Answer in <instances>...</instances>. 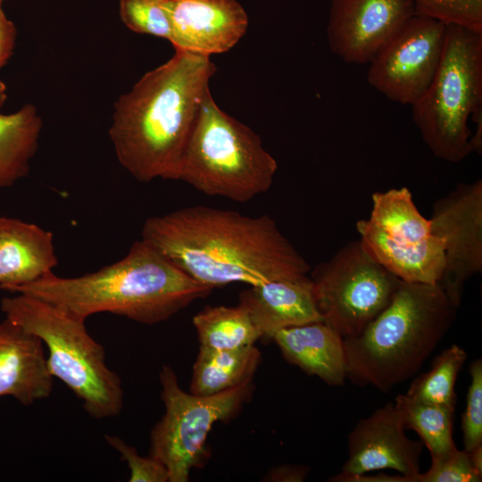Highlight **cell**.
<instances>
[{"mask_svg":"<svg viewBox=\"0 0 482 482\" xmlns=\"http://www.w3.org/2000/svg\"><path fill=\"white\" fill-rule=\"evenodd\" d=\"M4 1L0 0V69L4 67L13 53L17 29L4 11Z\"/></svg>","mask_w":482,"mask_h":482,"instance_id":"cell-30","label":"cell"},{"mask_svg":"<svg viewBox=\"0 0 482 482\" xmlns=\"http://www.w3.org/2000/svg\"><path fill=\"white\" fill-rule=\"evenodd\" d=\"M368 219L356 222L368 253L402 281L436 284L445 268L442 240L418 210L408 187L375 192Z\"/></svg>","mask_w":482,"mask_h":482,"instance_id":"cell-9","label":"cell"},{"mask_svg":"<svg viewBox=\"0 0 482 482\" xmlns=\"http://www.w3.org/2000/svg\"><path fill=\"white\" fill-rule=\"evenodd\" d=\"M57 264L51 231L20 219L0 217V289L36 281Z\"/></svg>","mask_w":482,"mask_h":482,"instance_id":"cell-18","label":"cell"},{"mask_svg":"<svg viewBox=\"0 0 482 482\" xmlns=\"http://www.w3.org/2000/svg\"><path fill=\"white\" fill-rule=\"evenodd\" d=\"M0 308L7 320L46 345L49 373L65 384L89 416L100 420L120 413L121 380L107 366L105 350L87 332L86 320L22 294L3 297Z\"/></svg>","mask_w":482,"mask_h":482,"instance_id":"cell-5","label":"cell"},{"mask_svg":"<svg viewBox=\"0 0 482 482\" xmlns=\"http://www.w3.org/2000/svg\"><path fill=\"white\" fill-rule=\"evenodd\" d=\"M430 468L420 472L414 482H478L482 479L471 465L466 450H454L439 460H431Z\"/></svg>","mask_w":482,"mask_h":482,"instance_id":"cell-28","label":"cell"},{"mask_svg":"<svg viewBox=\"0 0 482 482\" xmlns=\"http://www.w3.org/2000/svg\"><path fill=\"white\" fill-rule=\"evenodd\" d=\"M165 3L166 0H120L119 14L131 31L171 42L172 29Z\"/></svg>","mask_w":482,"mask_h":482,"instance_id":"cell-25","label":"cell"},{"mask_svg":"<svg viewBox=\"0 0 482 482\" xmlns=\"http://www.w3.org/2000/svg\"><path fill=\"white\" fill-rule=\"evenodd\" d=\"M238 303L248 312L265 339L271 340L284 328L322 321L309 276L250 286L239 294Z\"/></svg>","mask_w":482,"mask_h":482,"instance_id":"cell-17","label":"cell"},{"mask_svg":"<svg viewBox=\"0 0 482 482\" xmlns=\"http://www.w3.org/2000/svg\"><path fill=\"white\" fill-rule=\"evenodd\" d=\"M174 48L211 56L234 47L248 16L236 0H166Z\"/></svg>","mask_w":482,"mask_h":482,"instance_id":"cell-15","label":"cell"},{"mask_svg":"<svg viewBox=\"0 0 482 482\" xmlns=\"http://www.w3.org/2000/svg\"><path fill=\"white\" fill-rule=\"evenodd\" d=\"M262 361L255 345L215 350L200 346L192 369L189 392L212 395L252 382Z\"/></svg>","mask_w":482,"mask_h":482,"instance_id":"cell-20","label":"cell"},{"mask_svg":"<svg viewBox=\"0 0 482 482\" xmlns=\"http://www.w3.org/2000/svg\"><path fill=\"white\" fill-rule=\"evenodd\" d=\"M106 443L120 453L129 469V482H169L166 468L159 461L148 455L138 454L134 446L114 435H104Z\"/></svg>","mask_w":482,"mask_h":482,"instance_id":"cell-29","label":"cell"},{"mask_svg":"<svg viewBox=\"0 0 482 482\" xmlns=\"http://www.w3.org/2000/svg\"><path fill=\"white\" fill-rule=\"evenodd\" d=\"M7 99L6 86L3 80L0 79V112L4 107Z\"/></svg>","mask_w":482,"mask_h":482,"instance_id":"cell-33","label":"cell"},{"mask_svg":"<svg viewBox=\"0 0 482 482\" xmlns=\"http://www.w3.org/2000/svg\"><path fill=\"white\" fill-rule=\"evenodd\" d=\"M283 358L328 386H339L346 378L342 337L323 321L281 329L272 339Z\"/></svg>","mask_w":482,"mask_h":482,"instance_id":"cell-19","label":"cell"},{"mask_svg":"<svg viewBox=\"0 0 482 482\" xmlns=\"http://www.w3.org/2000/svg\"><path fill=\"white\" fill-rule=\"evenodd\" d=\"M141 239L182 271L213 289L301 279L311 266L269 215L248 216L206 205L145 220Z\"/></svg>","mask_w":482,"mask_h":482,"instance_id":"cell-1","label":"cell"},{"mask_svg":"<svg viewBox=\"0 0 482 482\" xmlns=\"http://www.w3.org/2000/svg\"><path fill=\"white\" fill-rule=\"evenodd\" d=\"M309 278L322 321L343 339L361 334L388 306L402 283L360 239L311 269Z\"/></svg>","mask_w":482,"mask_h":482,"instance_id":"cell-10","label":"cell"},{"mask_svg":"<svg viewBox=\"0 0 482 482\" xmlns=\"http://www.w3.org/2000/svg\"><path fill=\"white\" fill-rule=\"evenodd\" d=\"M308 473L309 469L305 465L284 464L270 470L266 478L273 482H302Z\"/></svg>","mask_w":482,"mask_h":482,"instance_id":"cell-31","label":"cell"},{"mask_svg":"<svg viewBox=\"0 0 482 482\" xmlns=\"http://www.w3.org/2000/svg\"><path fill=\"white\" fill-rule=\"evenodd\" d=\"M411 110L423 141L436 158L456 163L471 154L468 121L482 110V30L446 25L438 69Z\"/></svg>","mask_w":482,"mask_h":482,"instance_id":"cell-7","label":"cell"},{"mask_svg":"<svg viewBox=\"0 0 482 482\" xmlns=\"http://www.w3.org/2000/svg\"><path fill=\"white\" fill-rule=\"evenodd\" d=\"M114 104L116 157L137 180H179L184 152L216 71L211 56L174 48Z\"/></svg>","mask_w":482,"mask_h":482,"instance_id":"cell-2","label":"cell"},{"mask_svg":"<svg viewBox=\"0 0 482 482\" xmlns=\"http://www.w3.org/2000/svg\"><path fill=\"white\" fill-rule=\"evenodd\" d=\"M431 233L444 245L437 284L459 307L466 283L482 271V179L459 183L432 205Z\"/></svg>","mask_w":482,"mask_h":482,"instance_id":"cell-12","label":"cell"},{"mask_svg":"<svg viewBox=\"0 0 482 482\" xmlns=\"http://www.w3.org/2000/svg\"><path fill=\"white\" fill-rule=\"evenodd\" d=\"M42 126L32 104L10 114L0 112V188L9 187L28 175Z\"/></svg>","mask_w":482,"mask_h":482,"instance_id":"cell-21","label":"cell"},{"mask_svg":"<svg viewBox=\"0 0 482 482\" xmlns=\"http://www.w3.org/2000/svg\"><path fill=\"white\" fill-rule=\"evenodd\" d=\"M466 359V351L458 345H452L434 359L427 372L412 380L404 395L412 400L454 411L455 383Z\"/></svg>","mask_w":482,"mask_h":482,"instance_id":"cell-24","label":"cell"},{"mask_svg":"<svg viewBox=\"0 0 482 482\" xmlns=\"http://www.w3.org/2000/svg\"><path fill=\"white\" fill-rule=\"evenodd\" d=\"M445 35L446 24L414 14L369 62V84L392 102L412 105L438 69Z\"/></svg>","mask_w":482,"mask_h":482,"instance_id":"cell-11","label":"cell"},{"mask_svg":"<svg viewBox=\"0 0 482 482\" xmlns=\"http://www.w3.org/2000/svg\"><path fill=\"white\" fill-rule=\"evenodd\" d=\"M473 468L482 475V445L467 451Z\"/></svg>","mask_w":482,"mask_h":482,"instance_id":"cell-32","label":"cell"},{"mask_svg":"<svg viewBox=\"0 0 482 482\" xmlns=\"http://www.w3.org/2000/svg\"><path fill=\"white\" fill-rule=\"evenodd\" d=\"M200 346L234 350L262 338L248 312L241 305L206 306L193 317Z\"/></svg>","mask_w":482,"mask_h":482,"instance_id":"cell-22","label":"cell"},{"mask_svg":"<svg viewBox=\"0 0 482 482\" xmlns=\"http://www.w3.org/2000/svg\"><path fill=\"white\" fill-rule=\"evenodd\" d=\"M415 14L482 30V0H411Z\"/></svg>","mask_w":482,"mask_h":482,"instance_id":"cell-26","label":"cell"},{"mask_svg":"<svg viewBox=\"0 0 482 482\" xmlns=\"http://www.w3.org/2000/svg\"><path fill=\"white\" fill-rule=\"evenodd\" d=\"M212 290L140 239L121 260L96 271L73 278L51 272L4 291L46 301L84 320L109 312L154 325L169 320Z\"/></svg>","mask_w":482,"mask_h":482,"instance_id":"cell-3","label":"cell"},{"mask_svg":"<svg viewBox=\"0 0 482 482\" xmlns=\"http://www.w3.org/2000/svg\"><path fill=\"white\" fill-rule=\"evenodd\" d=\"M394 403L405 428L419 435L431 460L442 459L457 449L453 438V411L412 400L404 394L398 395Z\"/></svg>","mask_w":482,"mask_h":482,"instance_id":"cell-23","label":"cell"},{"mask_svg":"<svg viewBox=\"0 0 482 482\" xmlns=\"http://www.w3.org/2000/svg\"><path fill=\"white\" fill-rule=\"evenodd\" d=\"M277 170L278 162L260 137L224 112L210 91L184 152L179 180L204 195L244 203L267 192Z\"/></svg>","mask_w":482,"mask_h":482,"instance_id":"cell-6","label":"cell"},{"mask_svg":"<svg viewBox=\"0 0 482 482\" xmlns=\"http://www.w3.org/2000/svg\"><path fill=\"white\" fill-rule=\"evenodd\" d=\"M470 383L467 392L466 407L461 416L464 450L482 445V360H474L469 367Z\"/></svg>","mask_w":482,"mask_h":482,"instance_id":"cell-27","label":"cell"},{"mask_svg":"<svg viewBox=\"0 0 482 482\" xmlns=\"http://www.w3.org/2000/svg\"><path fill=\"white\" fill-rule=\"evenodd\" d=\"M53 386L42 341L5 318L0 322V396L29 406L47 398Z\"/></svg>","mask_w":482,"mask_h":482,"instance_id":"cell-16","label":"cell"},{"mask_svg":"<svg viewBox=\"0 0 482 482\" xmlns=\"http://www.w3.org/2000/svg\"><path fill=\"white\" fill-rule=\"evenodd\" d=\"M164 413L150 433L149 455L166 468L169 482H187L190 471L206 457V441L213 425L239 412L253 392L252 382L212 395L184 391L170 366L160 373Z\"/></svg>","mask_w":482,"mask_h":482,"instance_id":"cell-8","label":"cell"},{"mask_svg":"<svg viewBox=\"0 0 482 482\" xmlns=\"http://www.w3.org/2000/svg\"><path fill=\"white\" fill-rule=\"evenodd\" d=\"M457 308L437 283L402 281L361 334L343 339L346 378L384 393L411 378L452 327Z\"/></svg>","mask_w":482,"mask_h":482,"instance_id":"cell-4","label":"cell"},{"mask_svg":"<svg viewBox=\"0 0 482 482\" xmlns=\"http://www.w3.org/2000/svg\"><path fill=\"white\" fill-rule=\"evenodd\" d=\"M401 412L388 402L359 420L347 436L348 455L340 473L329 481L350 482L370 471L394 470L414 482L420 472L421 441L405 434Z\"/></svg>","mask_w":482,"mask_h":482,"instance_id":"cell-13","label":"cell"},{"mask_svg":"<svg viewBox=\"0 0 482 482\" xmlns=\"http://www.w3.org/2000/svg\"><path fill=\"white\" fill-rule=\"evenodd\" d=\"M414 14L411 0H331L329 49L345 63H369Z\"/></svg>","mask_w":482,"mask_h":482,"instance_id":"cell-14","label":"cell"}]
</instances>
